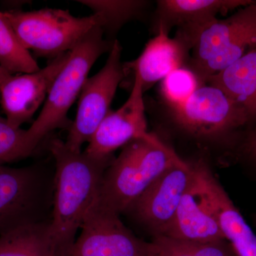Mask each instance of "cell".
<instances>
[{
    "mask_svg": "<svg viewBox=\"0 0 256 256\" xmlns=\"http://www.w3.org/2000/svg\"><path fill=\"white\" fill-rule=\"evenodd\" d=\"M54 178L38 166L0 164V235L46 220L53 201Z\"/></svg>",
    "mask_w": 256,
    "mask_h": 256,
    "instance_id": "8992f818",
    "label": "cell"
},
{
    "mask_svg": "<svg viewBox=\"0 0 256 256\" xmlns=\"http://www.w3.org/2000/svg\"><path fill=\"white\" fill-rule=\"evenodd\" d=\"M207 82L223 90L256 121V46Z\"/></svg>",
    "mask_w": 256,
    "mask_h": 256,
    "instance_id": "2e32d148",
    "label": "cell"
},
{
    "mask_svg": "<svg viewBox=\"0 0 256 256\" xmlns=\"http://www.w3.org/2000/svg\"><path fill=\"white\" fill-rule=\"evenodd\" d=\"M34 151L26 130L12 127L0 116V164L24 159Z\"/></svg>",
    "mask_w": 256,
    "mask_h": 256,
    "instance_id": "7402d4cb",
    "label": "cell"
},
{
    "mask_svg": "<svg viewBox=\"0 0 256 256\" xmlns=\"http://www.w3.org/2000/svg\"><path fill=\"white\" fill-rule=\"evenodd\" d=\"M80 229V236L64 256H152L150 242L136 237L120 215L101 205L98 198Z\"/></svg>",
    "mask_w": 256,
    "mask_h": 256,
    "instance_id": "ba28073f",
    "label": "cell"
},
{
    "mask_svg": "<svg viewBox=\"0 0 256 256\" xmlns=\"http://www.w3.org/2000/svg\"><path fill=\"white\" fill-rule=\"evenodd\" d=\"M10 75H11V74L8 73L4 68L0 66V85Z\"/></svg>",
    "mask_w": 256,
    "mask_h": 256,
    "instance_id": "cb8c5ba5",
    "label": "cell"
},
{
    "mask_svg": "<svg viewBox=\"0 0 256 256\" xmlns=\"http://www.w3.org/2000/svg\"><path fill=\"white\" fill-rule=\"evenodd\" d=\"M204 85L205 84L191 68L182 67L173 70L162 80V95L172 108H174L182 104Z\"/></svg>",
    "mask_w": 256,
    "mask_h": 256,
    "instance_id": "44dd1931",
    "label": "cell"
},
{
    "mask_svg": "<svg viewBox=\"0 0 256 256\" xmlns=\"http://www.w3.org/2000/svg\"><path fill=\"white\" fill-rule=\"evenodd\" d=\"M2 14L26 50L47 58L70 52L98 26L96 15L76 18L67 10L8 11Z\"/></svg>",
    "mask_w": 256,
    "mask_h": 256,
    "instance_id": "5b68a950",
    "label": "cell"
},
{
    "mask_svg": "<svg viewBox=\"0 0 256 256\" xmlns=\"http://www.w3.org/2000/svg\"><path fill=\"white\" fill-rule=\"evenodd\" d=\"M143 94L140 80L134 76L127 101L118 110H110L92 136L85 152L99 159L112 158L114 152L133 140H150L156 136L148 131Z\"/></svg>",
    "mask_w": 256,
    "mask_h": 256,
    "instance_id": "8fae6325",
    "label": "cell"
},
{
    "mask_svg": "<svg viewBox=\"0 0 256 256\" xmlns=\"http://www.w3.org/2000/svg\"><path fill=\"white\" fill-rule=\"evenodd\" d=\"M70 52L54 58L45 68L31 74L10 75L0 85V104L5 118L20 128L32 119L44 101L58 74L68 62Z\"/></svg>",
    "mask_w": 256,
    "mask_h": 256,
    "instance_id": "7c38bea8",
    "label": "cell"
},
{
    "mask_svg": "<svg viewBox=\"0 0 256 256\" xmlns=\"http://www.w3.org/2000/svg\"><path fill=\"white\" fill-rule=\"evenodd\" d=\"M202 163L195 164L194 176L164 236L195 242L226 240L207 197Z\"/></svg>",
    "mask_w": 256,
    "mask_h": 256,
    "instance_id": "4fadbf2b",
    "label": "cell"
},
{
    "mask_svg": "<svg viewBox=\"0 0 256 256\" xmlns=\"http://www.w3.org/2000/svg\"><path fill=\"white\" fill-rule=\"evenodd\" d=\"M172 109L176 122L197 137L229 134L252 121L242 106L210 84L202 86L182 104Z\"/></svg>",
    "mask_w": 256,
    "mask_h": 256,
    "instance_id": "9c48e42d",
    "label": "cell"
},
{
    "mask_svg": "<svg viewBox=\"0 0 256 256\" xmlns=\"http://www.w3.org/2000/svg\"><path fill=\"white\" fill-rule=\"evenodd\" d=\"M195 174V164L183 161L166 170L128 210L154 236L166 235Z\"/></svg>",
    "mask_w": 256,
    "mask_h": 256,
    "instance_id": "30bf717a",
    "label": "cell"
},
{
    "mask_svg": "<svg viewBox=\"0 0 256 256\" xmlns=\"http://www.w3.org/2000/svg\"><path fill=\"white\" fill-rule=\"evenodd\" d=\"M178 32L191 47L188 68L205 84L256 46V2L225 20L216 18L188 33Z\"/></svg>",
    "mask_w": 256,
    "mask_h": 256,
    "instance_id": "3957f363",
    "label": "cell"
},
{
    "mask_svg": "<svg viewBox=\"0 0 256 256\" xmlns=\"http://www.w3.org/2000/svg\"><path fill=\"white\" fill-rule=\"evenodd\" d=\"M88 6L96 15L98 26L104 33L114 34L124 24L137 18L146 9L148 2L136 0L118 1H78Z\"/></svg>",
    "mask_w": 256,
    "mask_h": 256,
    "instance_id": "ffe728a7",
    "label": "cell"
},
{
    "mask_svg": "<svg viewBox=\"0 0 256 256\" xmlns=\"http://www.w3.org/2000/svg\"><path fill=\"white\" fill-rule=\"evenodd\" d=\"M0 66L11 75L40 70L30 52L18 41L2 12H0Z\"/></svg>",
    "mask_w": 256,
    "mask_h": 256,
    "instance_id": "d6986e66",
    "label": "cell"
},
{
    "mask_svg": "<svg viewBox=\"0 0 256 256\" xmlns=\"http://www.w3.org/2000/svg\"><path fill=\"white\" fill-rule=\"evenodd\" d=\"M104 34L102 28L96 26L70 50L68 62L50 87L41 114L26 130L34 150L54 130L72 127L73 122L67 118L69 109L80 95L92 65L101 55L110 52L114 44Z\"/></svg>",
    "mask_w": 256,
    "mask_h": 256,
    "instance_id": "277c9868",
    "label": "cell"
},
{
    "mask_svg": "<svg viewBox=\"0 0 256 256\" xmlns=\"http://www.w3.org/2000/svg\"><path fill=\"white\" fill-rule=\"evenodd\" d=\"M50 220L28 224L0 235V256H58L50 232Z\"/></svg>",
    "mask_w": 256,
    "mask_h": 256,
    "instance_id": "e0dca14e",
    "label": "cell"
},
{
    "mask_svg": "<svg viewBox=\"0 0 256 256\" xmlns=\"http://www.w3.org/2000/svg\"><path fill=\"white\" fill-rule=\"evenodd\" d=\"M150 244L152 256H236L226 240L195 242L160 235Z\"/></svg>",
    "mask_w": 256,
    "mask_h": 256,
    "instance_id": "ac0fdd59",
    "label": "cell"
},
{
    "mask_svg": "<svg viewBox=\"0 0 256 256\" xmlns=\"http://www.w3.org/2000/svg\"><path fill=\"white\" fill-rule=\"evenodd\" d=\"M183 161L156 136L133 140L106 170L98 200L118 214L126 213L158 176Z\"/></svg>",
    "mask_w": 256,
    "mask_h": 256,
    "instance_id": "7a4b0ae2",
    "label": "cell"
},
{
    "mask_svg": "<svg viewBox=\"0 0 256 256\" xmlns=\"http://www.w3.org/2000/svg\"><path fill=\"white\" fill-rule=\"evenodd\" d=\"M156 32V36L146 43L137 60L124 64L126 74L132 70L144 92L173 70L186 66L190 60L191 48L180 34L178 32L171 38L162 28Z\"/></svg>",
    "mask_w": 256,
    "mask_h": 256,
    "instance_id": "5bb4252c",
    "label": "cell"
},
{
    "mask_svg": "<svg viewBox=\"0 0 256 256\" xmlns=\"http://www.w3.org/2000/svg\"><path fill=\"white\" fill-rule=\"evenodd\" d=\"M121 53L120 44L114 40L104 68L85 82L79 97L76 118L65 141L72 150L82 152V144L90 142L110 112L118 87L126 75L121 62Z\"/></svg>",
    "mask_w": 256,
    "mask_h": 256,
    "instance_id": "52a82bcc",
    "label": "cell"
},
{
    "mask_svg": "<svg viewBox=\"0 0 256 256\" xmlns=\"http://www.w3.org/2000/svg\"><path fill=\"white\" fill-rule=\"evenodd\" d=\"M50 150L55 162L50 236L58 256H64L98 196L104 172L114 158L74 152L58 138L50 140Z\"/></svg>",
    "mask_w": 256,
    "mask_h": 256,
    "instance_id": "6da1fadb",
    "label": "cell"
},
{
    "mask_svg": "<svg viewBox=\"0 0 256 256\" xmlns=\"http://www.w3.org/2000/svg\"><path fill=\"white\" fill-rule=\"evenodd\" d=\"M242 151L248 162L256 169V126L246 138Z\"/></svg>",
    "mask_w": 256,
    "mask_h": 256,
    "instance_id": "603a6c76",
    "label": "cell"
},
{
    "mask_svg": "<svg viewBox=\"0 0 256 256\" xmlns=\"http://www.w3.org/2000/svg\"><path fill=\"white\" fill-rule=\"evenodd\" d=\"M156 31L161 28L169 33L178 26V31L188 33L208 24L218 14L252 4V0H160L156 2Z\"/></svg>",
    "mask_w": 256,
    "mask_h": 256,
    "instance_id": "9a60e30c",
    "label": "cell"
}]
</instances>
